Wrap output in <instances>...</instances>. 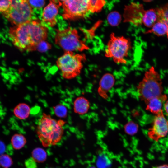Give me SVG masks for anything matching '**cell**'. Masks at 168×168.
<instances>
[{"instance_id": "obj_1", "label": "cell", "mask_w": 168, "mask_h": 168, "mask_svg": "<svg viewBox=\"0 0 168 168\" xmlns=\"http://www.w3.org/2000/svg\"><path fill=\"white\" fill-rule=\"evenodd\" d=\"M48 29L39 20L31 19L14 26L9 31L13 45L21 51L36 50L39 44L47 38Z\"/></svg>"}, {"instance_id": "obj_2", "label": "cell", "mask_w": 168, "mask_h": 168, "mask_svg": "<svg viewBox=\"0 0 168 168\" xmlns=\"http://www.w3.org/2000/svg\"><path fill=\"white\" fill-rule=\"evenodd\" d=\"M66 123L63 120H56L49 114L43 113L38 123L36 132L44 147L54 145L61 140L63 133V127Z\"/></svg>"}, {"instance_id": "obj_3", "label": "cell", "mask_w": 168, "mask_h": 168, "mask_svg": "<svg viewBox=\"0 0 168 168\" xmlns=\"http://www.w3.org/2000/svg\"><path fill=\"white\" fill-rule=\"evenodd\" d=\"M137 91L139 97L146 105L152 99L163 94L162 80L154 67L145 72L137 87Z\"/></svg>"}, {"instance_id": "obj_4", "label": "cell", "mask_w": 168, "mask_h": 168, "mask_svg": "<svg viewBox=\"0 0 168 168\" xmlns=\"http://www.w3.org/2000/svg\"><path fill=\"white\" fill-rule=\"evenodd\" d=\"M86 60L83 54H75L72 51L64 52L56 61V65L60 71L62 77L70 80L80 74L83 67L82 62Z\"/></svg>"}, {"instance_id": "obj_5", "label": "cell", "mask_w": 168, "mask_h": 168, "mask_svg": "<svg viewBox=\"0 0 168 168\" xmlns=\"http://www.w3.org/2000/svg\"><path fill=\"white\" fill-rule=\"evenodd\" d=\"M54 42L66 51H82L89 49L86 42L80 39L77 30L68 27L63 30L57 29Z\"/></svg>"}, {"instance_id": "obj_6", "label": "cell", "mask_w": 168, "mask_h": 168, "mask_svg": "<svg viewBox=\"0 0 168 168\" xmlns=\"http://www.w3.org/2000/svg\"><path fill=\"white\" fill-rule=\"evenodd\" d=\"M131 47L130 40L123 36H118L111 34L105 51V56L113 59L117 63L125 64V58Z\"/></svg>"}, {"instance_id": "obj_7", "label": "cell", "mask_w": 168, "mask_h": 168, "mask_svg": "<svg viewBox=\"0 0 168 168\" xmlns=\"http://www.w3.org/2000/svg\"><path fill=\"white\" fill-rule=\"evenodd\" d=\"M33 13L28 0H12L10 7L2 14L12 25L16 26L31 19Z\"/></svg>"}, {"instance_id": "obj_8", "label": "cell", "mask_w": 168, "mask_h": 168, "mask_svg": "<svg viewBox=\"0 0 168 168\" xmlns=\"http://www.w3.org/2000/svg\"><path fill=\"white\" fill-rule=\"evenodd\" d=\"M63 13L66 20H75L84 17L89 12V0H61Z\"/></svg>"}, {"instance_id": "obj_9", "label": "cell", "mask_w": 168, "mask_h": 168, "mask_svg": "<svg viewBox=\"0 0 168 168\" xmlns=\"http://www.w3.org/2000/svg\"><path fill=\"white\" fill-rule=\"evenodd\" d=\"M168 133V121L165 118L162 110L155 116L152 127L149 129L147 134L151 139L158 142Z\"/></svg>"}, {"instance_id": "obj_10", "label": "cell", "mask_w": 168, "mask_h": 168, "mask_svg": "<svg viewBox=\"0 0 168 168\" xmlns=\"http://www.w3.org/2000/svg\"><path fill=\"white\" fill-rule=\"evenodd\" d=\"M142 4L133 2L126 6L124 10V21L131 22L136 26L142 25V19L145 13Z\"/></svg>"}, {"instance_id": "obj_11", "label": "cell", "mask_w": 168, "mask_h": 168, "mask_svg": "<svg viewBox=\"0 0 168 168\" xmlns=\"http://www.w3.org/2000/svg\"><path fill=\"white\" fill-rule=\"evenodd\" d=\"M61 5V0H51L44 8L42 13V19L49 26L53 27L56 25V17Z\"/></svg>"}, {"instance_id": "obj_12", "label": "cell", "mask_w": 168, "mask_h": 168, "mask_svg": "<svg viewBox=\"0 0 168 168\" xmlns=\"http://www.w3.org/2000/svg\"><path fill=\"white\" fill-rule=\"evenodd\" d=\"M115 82L114 76L110 73L104 75L100 79L98 92L100 95L104 98L108 97L107 93L113 86Z\"/></svg>"}, {"instance_id": "obj_13", "label": "cell", "mask_w": 168, "mask_h": 168, "mask_svg": "<svg viewBox=\"0 0 168 168\" xmlns=\"http://www.w3.org/2000/svg\"><path fill=\"white\" fill-rule=\"evenodd\" d=\"M167 99V96L165 94L152 99L146 104V110L156 115L158 114L162 110L163 104Z\"/></svg>"}, {"instance_id": "obj_14", "label": "cell", "mask_w": 168, "mask_h": 168, "mask_svg": "<svg viewBox=\"0 0 168 168\" xmlns=\"http://www.w3.org/2000/svg\"><path fill=\"white\" fill-rule=\"evenodd\" d=\"M89 108V102L84 97H78L74 101V111L79 114L82 115L85 114L88 111Z\"/></svg>"}, {"instance_id": "obj_15", "label": "cell", "mask_w": 168, "mask_h": 168, "mask_svg": "<svg viewBox=\"0 0 168 168\" xmlns=\"http://www.w3.org/2000/svg\"><path fill=\"white\" fill-rule=\"evenodd\" d=\"M158 16L156 9L145 11L142 19V23L146 27L152 28L157 21Z\"/></svg>"}, {"instance_id": "obj_16", "label": "cell", "mask_w": 168, "mask_h": 168, "mask_svg": "<svg viewBox=\"0 0 168 168\" xmlns=\"http://www.w3.org/2000/svg\"><path fill=\"white\" fill-rule=\"evenodd\" d=\"M30 110V108L28 104L23 103H20L14 108L13 113L17 118L24 120L28 118Z\"/></svg>"}, {"instance_id": "obj_17", "label": "cell", "mask_w": 168, "mask_h": 168, "mask_svg": "<svg viewBox=\"0 0 168 168\" xmlns=\"http://www.w3.org/2000/svg\"><path fill=\"white\" fill-rule=\"evenodd\" d=\"M167 31V28L166 24L161 21H158L151 29L145 33H153L158 36H162L166 34Z\"/></svg>"}, {"instance_id": "obj_18", "label": "cell", "mask_w": 168, "mask_h": 168, "mask_svg": "<svg viewBox=\"0 0 168 168\" xmlns=\"http://www.w3.org/2000/svg\"><path fill=\"white\" fill-rule=\"evenodd\" d=\"M26 143V140L22 135L20 134H14L11 139V143L15 149H20L22 148Z\"/></svg>"}, {"instance_id": "obj_19", "label": "cell", "mask_w": 168, "mask_h": 168, "mask_svg": "<svg viewBox=\"0 0 168 168\" xmlns=\"http://www.w3.org/2000/svg\"><path fill=\"white\" fill-rule=\"evenodd\" d=\"M32 158L36 162L41 163L44 162L47 158L46 152L42 148H37L32 152Z\"/></svg>"}, {"instance_id": "obj_20", "label": "cell", "mask_w": 168, "mask_h": 168, "mask_svg": "<svg viewBox=\"0 0 168 168\" xmlns=\"http://www.w3.org/2000/svg\"><path fill=\"white\" fill-rule=\"evenodd\" d=\"M156 9L158 16V21H161L166 24L168 32V3Z\"/></svg>"}, {"instance_id": "obj_21", "label": "cell", "mask_w": 168, "mask_h": 168, "mask_svg": "<svg viewBox=\"0 0 168 168\" xmlns=\"http://www.w3.org/2000/svg\"><path fill=\"white\" fill-rule=\"evenodd\" d=\"M106 3L104 0H89V12L92 13L97 12L103 7Z\"/></svg>"}, {"instance_id": "obj_22", "label": "cell", "mask_w": 168, "mask_h": 168, "mask_svg": "<svg viewBox=\"0 0 168 168\" xmlns=\"http://www.w3.org/2000/svg\"><path fill=\"white\" fill-rule=\"evenodd\" d=\"M111 164V161L106 155H99L97 159L96 165L97 168H109Z\"/></svg>"}, {"instance_id": "obj_23", "label": "cell", "mask_w": 168, "mask_h": 168, "mask_svg": "<svg viewBox=\"0 0 168 168\" xmlns=\"http://www.w3.org/2000/svg\"><path fill=\"white\" fill-rule=\"evenodd\" d=\"M54 114L58 117L61 118H66L68 114V110L63 105L58 104L53 107Z\"/></svg>"}, {"instance_id": "obj_24", "label": "cell", "mask_w": 168, "mask_h": 168, "mask_svg": "<svg viewBox=\"0 0 168 168\" xmlns=\"http://www.w3.org/2000/svg\"><path fill=\"white\" fill-rule=\"evenodd\" d=\"M107 19L108 23L110 25L115 26L118 25L120 23L121 17L119 12L114 11L109 14Z\"/></svg>"}, {"instance_id": "obj_25", "label": "cell", "mask_w": 168, "mask_h": 168, "mask_svg": "<svg viewBox=\"0 0 168 168\" xmlns=\"http://www.w3.org/2000/svg\"><path fill=\"white\" fill-rule=\"evenodd\" d=\"M138 125L133 121H130L124 127L125 132L130 135H133L138 132Z\"/></svg>"}, {"instance_id": "obj_26", "label": "cell", "mask_w": 168, "mask_h": 168, "mask_svg": "<svg viewBox=\"0 0 168 168\" xmlns=\"http://www.w3.org/2000/svg\"><path fill=\"white\" fill-rule=\"evenodd\" d=\"M12 161L8 155L2 154L0 156V165L4 168H8L12 164Z\"/></svg>"}, {"instance_id": "obj_27", "label": "cell", "mask_w": 168, "mask_h": 168, "mask_svg": "<svg viewBox=\"0 0 168 168\" xmlns=\"http://www.w3.org/2000/svg\"><path fill=\"white\" fill-rule=\"evenodd\" d=\"M51 45L46 40L40 42L38 45L36 50L40 52H45L51 49Z\"/></svg>"}, {"instance_id": "obj_28", "label": "cell", "mask_w": 168, "mask_h": 168, "mask_svg": "<svg viewBox=\"0 0 168 168\" xmlns=\"http://www.w3.org/2000/svg\"><path fill=\"white\" fill-rule=\"evenodd\" d=\"M12 0H0V12L3 13L7 11L10 7Z\"/></svg>"}, {"instance_id": "obj_29", "label": "cell", "mask_w": 168, "mask_h": 168, "mask_svg": "<svg viewBox=\"0 0 168 168\" xmlns=\"http://www.w3.org/2000/svg\"><path fill=\"white\" fill-rule=\"evenodd\" d=\"M28 1L32 8H41L45 4L44 0H28Z\"/></svg>"}, {"instance_id": "obj_30", "label": "cell", "mask_w": 168, "mask_h": 168, "mask_svg": "<svg viewBox=\"0 0 168 168\" xmlns=\"http://www.w3.org/2000/svg\"><path fill=\"white\" fill-rule=\"evenodd\" d=\"M32 157L27 159L25 162V165L26 168H36L37 165Z\"/></svg>"}, {"instance_id": "obj_31", "label": "cell", "mask_w": 168, "mask_h": 168, "mask_svg": "<svg viewBox=\"0 0 168 168\" xmlns=\"http://www.w3.org/2000/svg\"><path fill=\"white\" fill-rule=\"evenodd\" d=\"M6 150V146L5 144L2 141H0V156L3 154Z\"/></svg>"}, {"instance_id": "obj_32", "label": "cell", "mask_w": 168, "mask_h": 168, "mask_svg": "<svg viewBox=\"0 0 168 168\" xmlns=\"http://www.w3.org/2000/svg\"><path fill=\"white\" fill-rule=\"evenodd\" d=\"M164 108L166 112L168 114V100L164 104Z\"/></svg>"}, {"instance_id": "obj_33", "label": "cell", "mask_w": 168, "mask_h": 168, "mask_svg": "<svg viewBox=\"0 0 168 168\" xmlns=\"http://www.w3.org/2000/svg\"><path fill=\"white\" fill-rule=\"evenodd\" d=\"M156 168H168V164H164L158 166Z\"/></svg>"}, {"instance_id": "obj_34", "label": "cell", "mask_w": 168, "mask_h": 168, "mask_svg": "<svg viewBox=\"0 0 168 168\" xmlns=\"http://www.w3.org/2000/svg\"><path fill=\"white\" fill-rule=\"evenodd\" d=\"M152 1V0H145V1H144L145 2H151Z\"/></svg>"}, {"instance_id": "obj_35", "label": "cell", "mask_w": 168, "mask_h": 168, "mask_svg": "<svg viewBox=\"0 0 168 168\" xmlns=\"http://www.w3.org/2000/svg\"><path fill=\"white\" fill-rule=\"evenodd\" d=\"M89 168H96L94 167H90Z\"/></svg>"}]
</instances>
